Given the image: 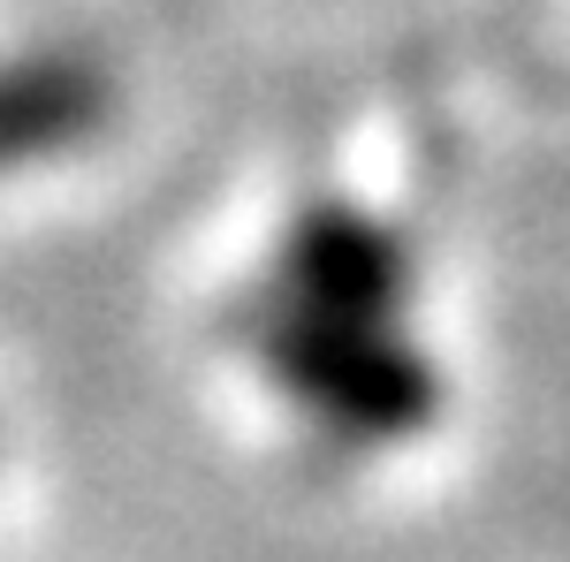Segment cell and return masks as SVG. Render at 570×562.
I'll return each instance as SVG.
<instances>
[{"label":"cell","mask_w":570,"mask_h":562,"mask_svg":"<svg viewBox=\"0 0 570 562\" xmlns=\"http://www.w3.org/2000/svg\"><path fill=\"white\" fill-rule=\"evenodd\" d=\"M282 349H289V373H297L320 403L351 411L357 426H411V418L426 411V373H419L403 349H381L365 327L305 319Z\"/></svg>","instance_id":"cell-1"},{"label":"cell","mask_w":570,"mask_h":562,"mask_svg":"<svg viewBox=\"0 0 570 562\" xmlns=\"http://www.w3.org/2000/svg\"><path fill=\"white\" fill-rule=\"evenodd\" d=\"M395 244L381 228H365L351 214H320L297 228L289 244V289L305 304V319H343V327H373L395 304Z\"/></svg>","instance_id":"cell-2"},{"label":"cell","mask_w":570,"mask_h":562,"mask_svg":"<svg viewBox=\"0 0 570 562\" xmlns=\"http://www.w3.org/2000/svg\"><path fill=\"white\" fill-rule=\"evenodd\" d=\"M107 115V77L77 53L8 61L0 69V160H31L69 137H85Z\"/></svg>","instance_id":"cell-3"}]
</instances>
